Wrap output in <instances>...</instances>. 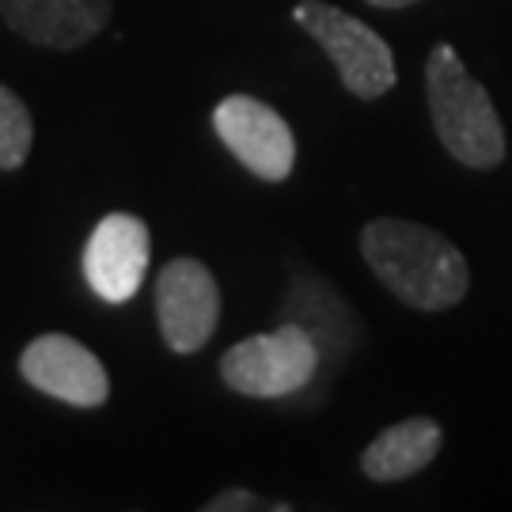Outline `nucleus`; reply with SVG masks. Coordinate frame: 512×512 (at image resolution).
<instances>
[{
  "label": "nucleus",
  "mask_w": 512,
  "mask_h": 512,
  "mask_svg": "<svg viewBox=\"0 0 512 512\" xmlns=\"http://www.w3.org/2000/svg\"><path fill=\"white\" fill-rule=\"evenodd\" d=\"M361 258L387 293L421 315L456 308L471 289V266L463 251L418 220H368L361 228Z\"/></svg>",
  "instance_id": "obj_1"
},
{
  "label": "nucleus",
  "mask_w": 512,
  "mask_h": 512,
  "mask_svg": "<svg viewBox=\"0 0 512 512\" xmlns=\"http://www.w3.org/2000/svg\"><path fill=\"white\" fill-rule=\"evenodd\" d=\"M425 103L444 152L471 171L505 164V126L490 92L467 73L452 42H437L425 57Z\"/></svg>",
  "instance_id": "obj_2"
},
{
  "label": "nucleus",
  "mask_w": 512,
  "mask_h": 512,
  "mask_svg": "<svg viewBox=\"0 0 512 512\" xmlns=\"http://www.w3.org/2000/svg\"><path fill=\"white\" fill-rule=\"evenodd\" d=\"M220 380L243 399H289L319 376V349L308 330L281 319L270 334H251L220 357Z\"/></svg>",
  "instance_id": "obj_3"
},
{
  "label": "nucleus",
  "mask_w": 512,
  "mask_h": 512,
  "mask_svg": "<svg viewBox=\"0 0 512 512\" xmlns=\"http://www.w3.org/2000/svg\"><path fill=\"white\" fill-rule=\"evenodd\" d=\"M296 27H304L311 42L330 57L334 73L353 99H380L395 88V54L365 19L349 16L327 0H296Z\"/></svg>",
  "instance_id": "obj_4"
},
{
  "label": "nucleus",
  "mask_w": 512,
  "mask_h": 512,
  "mask_svg": "<svg viewBox=\"0 0 512 512\" xmlns=\"http://www.w3.org/2000/svg\"><path fill=\"white\" fill-rule=\"evenodd\" d=\"M156 323L171 353H202L220 327V285L213 270L190 255L164 262L156 277Z\"/></svg>",
  "instance_id": "obj_5"
},
{
  "label": "nucleus",
  "mask_w": 512,
  "mask_h": 512,
  "mask_svg": "<svg viewBox=\"0 0 512 512\" xmlns=\"http://www.w3.org/2000/svg\"><path fill=\"white\" fill-rule=\"evenodd\" d=\"M220 145L262 183H285L296 167V137L289 122L255 95H224L213 107Z\"/></svg>",
  "instance_id": "obj_6"
},
{
  "label": "nucleus",
  "mask_w": 512,
  "mask_h": 512,
  "mask_svg": "<svg viewBox=\"0 0 512 512\" xmlns=\"http://www.w3.org/2000/svg\"><path fill=\"white\" fill-rule=\"evenodd\" d=\"M19 376L76 410H95L110 399V376L103 361L69 334H38L19 353Z\"/></svg>",
  "instance_id": "obj_7"
},
{
  "label": "nucleus",
  "mask_w": 512,
  "mask_h": 512,
  "mask_svg": "<svg viewBox=\"0 0 512 512\" xmlns=\"http://www.w3.org/2000/svg\"><path fill=\"white\" fill-rule=\"evenodd\" d=\"M152 258L148 224L137 213H107L84 243V277L107 304H126L141 293Z\"/></svg>",
  "instance_id": "obj_8"
},
{
  "label": "nucleus",
  "mask_w": 512,
  "mask_h": 512,
  "mask_svg": "<svg viewBox=\"0 0 512 512\" xmlns=\"http://www.w3.org/2000/svg\"><path fill=\"white\" fill-rule=\"evenodd\" d=\"M114 0H0L8 31L42 50H80L103 35Z\"/></svg>",
  "instance_id": "obj_9"
},
{
  "label": "nucleus",
  "mask_w": 512,
  "mask_h": 512,
  "mask_svg": "<svg viewBox=\"0 0 512 512\" xmlns=\"http://www.w3.org/2000/svg\"><path fill=\"white\" fill-rule=\"evenodd\" d=\"M285 319L300 323L315 338L319 365H327V376H334L338 365L349 361L353 349L365 342V327H361L357 311L319 274L293 277V289L285 296Z\"/></svg>",
  "instance_id": "obj_10"
},
{
  "label": "nucleus",
  "mask_w": 512,
  "mask_h": 512,
  "mask_svg": "<svg viewBox=\"0 0 512 512\" xmlns=\"http://www.w3.org/2000/svg\"><path fill=\"white\" fill-rule=\"evenodd\" d=\"M444 448V429L440 421L406 418L380 429L372 444L361 452V475L372 482H406V478L421 475Z\"/></svg>",
  "instance_id": "obj_11"
},
{
  "label": "nucleus",
  "mask_w": 512,
  "mask_h": 512,
  "mask_svg": "<svg viewBox=\"0 0 512 512\" xmlns=\"http://www.w3.org/2000/svg\"><path fill=\"white\" fill-rule=\"evenodd\" d=\"M35 145V118L12 88L0 84V171H19Z\"/></svg>",
  "instance_id": "obj_12"
},
{
  "label": "nucleus",
  "mask_w": 512,
  "mask_h": 512,
  "mask_svg": "<svg viewBox=\"0 0 512 512\" xmlns=\"http://www.w3.org/2000/svg\"><path fill=\"white\" fill-rule=\"evenodd\" d=\"M258 509H270V505L258 501V494L243 490V486H228V490H220L217 497H209L202 505V512H258Z\"/></svg>",
  "instance_id": "obj_13"
},
{
  "label": "nucleus",
  "mask_w": 512,
  "mask_h": 512,
  "mask_svg": "<svg viewBox=\"0 0 512 512\" xmlns=\"http://www.w3.org/2000/svg\"><path fill=\"white\" fill-rule=\"evenodd\" d=\"M372 8H384V12H399V8H410V4H421V0H365Z\"/></svg>",
  "instance_id": "obj_14"
}]
</instances>
